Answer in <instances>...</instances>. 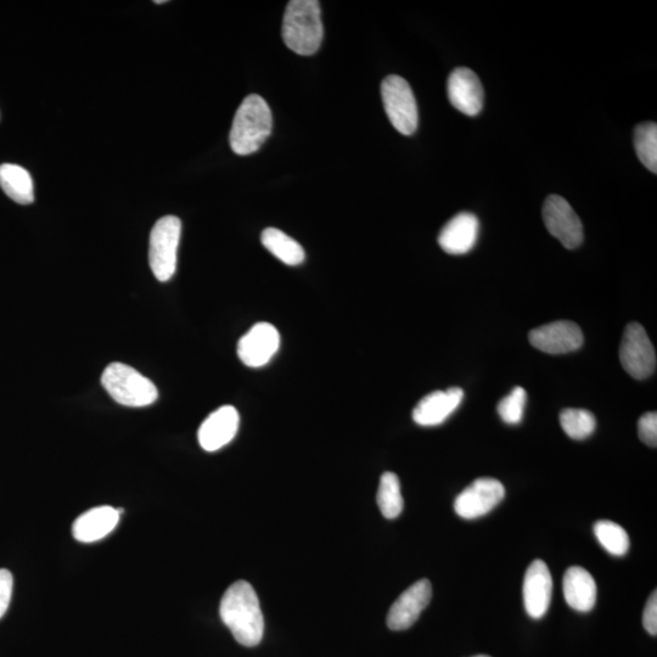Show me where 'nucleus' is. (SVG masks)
I'll list each match as a JSON object with an SVG mask.
<instances>
[{
  "instance_id": "obj_9",
  "label": "nucleus",
  "mask_w": 657,
  "mask_h": 657,
  "mask_svg": "<svg viewBox=\"0 0 657 657\" xmlns=\"http://www.w3.org/2000/svg\"><path fill=\"white\" fill-rule=\"evenodd\" d=\"M504 497L505 488L501 481L481 477L459 494L454 510L460 518L474 520L491 513Z\"/></svg>"
},
{
  "instance_id": "obj_18",
  "label": "nucleus",
  "mask_w": 657,
  "mask_h": 657,
  "mask_svg": "<svg viewBox=\"0 0 657 657\" xmlns=\"http://www.w3.org/2000/svg\"><path fill=\"white\" fill-rule=\"evenodd\" d=\"M120 518L119 510L108 505L88 510L73 522V537L81 543L98 542L116 529Z\"/></svg>"
},
{
  "instance_id": "obj_5",
  "label": "nucleus",
  "mask_w": 657,
  "mask_h": 657,
  "mask_svg": "<svg viewBox=\"0 0 657 657\" xmlns=\"http://www.w3.org/2000/svg\"><path fill=\"white\" fill-rule=\"evenodd\" d=\"M181 235V219L174 216L160 218L151 230L149 263L151 271L159 282H168L176 273Z\"/></svg>"
},
{
  "instance_id": "obj_25",
  "label": "nucleus",
  "mask_w": 657,
  "mask_h": 657,
  "mask_svg": "<svg viewBox=\"0 0 657 657\" xmlns=\"http://www.w3.org/2000/svg\"><path fill=\"white\" fill-rule=\"evenodd\" d=\"M561 428L574 440H584L597 428V420L586 409L567 408L560 414Z\"/></svg>"
},
{
  "instance_id": "obj_17",
  "label": "nucleus",
  "mask_w": 657,
  "mask_h": 657,
  "mask_svg": "<svg viewBox=\"0 0 657 657\" xmlns=\"http://www.w3.org/2000/svg\"><path fill=\"white\" fill-rule=\"evenodd\" d=\"M479 229V219L473 213H459L443 227L438 235V244L449 255L468 254L476 245Z\"/></svg>"
},
{
  "instance_id": "obj_21",
  "label": "nucleus",
  "mask_w": 657,
  "mask_h": 657,
  "mask_svg": "<svg viewBox=\"0 0 657 657\" xmlns=\"http://www.w3.org/2000/svg\"><path fill=\"white\" fill-rule=\"evenodd\" d=\"M263 246L285 263L286 266H300L305 262L306 254L303 247L296 240L277 228H267L261 235Z\"/></svg>"
},
{
  "instance_id": "obj_19",
  "label": "nucleus",
  "mask_w": 657,
  "mask_h": 657,
  "mask_svg": "<svg viewBox=\"0 0 657 657\" xmlns=\"http://www.w3.org/2000/svg\"><path fill=\"white\" fill-rule=\"evenodd\" d=\"M564 598L571 609L589 612L597 603V583L587 570L572 566L564 576Z\"/></svg>"
},
{
  "instance_id": "obj_20",
  "label": "nucleus",
  "mask_w": 657,
  "mask_h": 657,
  "mask_svg": "<svg viewBox=\"0 0 657 657\" xmlns=\"http://www.w3.org/2000/svg\"><path fill=\"white\" fill-rule=\"evenodd\" d=\"M0 187L11 200L20 205H30L35 201V187L31 174L18 165L0 166Z\"/></svg>"
},
{
  "instance_id": "obj_30",
  "label": "nucleus",
  "mask_w": 657,
  "mask_h": 657,
  "mask_svg": "<svg viewBox=\"0 0 657 657\" xmlns=\"http://www.w3.org/2000/svg\"><path fill=\"white\" fill-rule=\"evenodd\" d=\"M155 4H164L166 3L165 0H159V2H154Z\"/></svg>"
},
{
  "instance_id": "obj_8",
  "label": "nucleus",
  "mask_w": 657,
  "mask_h": 657,
  "mask_svg": "<svg viewBox=\"0 0 657 657\" xmlns=\"http://www.w3.org/2000/svg\"><path fill=\"white\" fill-rule=\"evenodd\" d=\"M543 221L548 232L566 249L574 250L582 244L583 226L569 202L559 195L548 196L543 205Z\"/></svg>"
},
{
  "instance_id": "obj_15",
  "label": "nucleus",
  "mask_w": 657,
  "mask_h": 657,
  "mask_svg": "<svg viewBox=\"0 0 657 657\" xmlns=\"http://www.w3.org/2000/svg\"><path fill=\"white\" fill-rule=\"evenodd\" d=\"M239 424L237 409L232 406L218 408L200 426L198 438L201 448L206 452H216L227 446L237 436Z\"/></svg>"
},
{
  "instance_id": "obj_12",
  "label": "nucleus",
  "mask_w": 657,
  "mask_h": 657,
  "mask_svg": "<svg viewBox=\"0 0 657 657\" xmlns=\"http://www.w3.org/2000/svg\"><path fill=\"white\" fill-rule=\"evenodd\" d=\"M431 598V582L429 580L415 582L391 606L387 615V626L392 631L408 630L430 604Z\"/></svg>"
},
{
  "instance_id": "obj_6",
  "label": "nucleus",
  "mask_w": 657,
  "mask_h": 657,
  "mask_svg": "<svg viewBox=\"0 0 657 657\" xmlns=\"http://www.w3.org/2000/svg\"><path fill=\"white\" fill-rule=\"evenodd\" d=\"M381 97L392 126L403 136H412L418 128L419 114L409 83L400 76L386 77L381 83Z\"/></svg>"
},
{
  "instance_id": "obj_3",
  "label": "nucleus",
  "mask_w": 657,
  "mask_h": 657,
  "mask_svg": "<svg viewBox=\"0 0 657 657\" xmlns=\"http://www.w3.org/2000/svg\"><path fill=\"white\" fill-rule=\"evenodd\" d=\"M283 39L292 52L310 56L323 42L324 28L317 0H291L283 20Z\"/></svg>"
},
{
  "instance_id": "obj_31",
  "label": "nucleus",
  "mask_w": 657,
  "mask_h": 657,
  "mask_svg": "<svg viewBox=\"0 0 657 657\" xmlns=\"http://www.w3.org/2000/svg\"><path fill=\"white\" fill-rule=\"evenodd\" d=\"M475 657H491V656H487V655H477V656H475Z\"/></svg>"
},
{
  "instance_id": "obj_2",
  "label": "nucleus",
  "mask_w": 657,
  "mask_h": 657,
  "mask_svg": "<svg viewBox=\"0 0 657 657\" xmlns=\"http://www.w3.org/2000/svg\"><path fill=\"white\" fill-rule=\"evenodd\" d=\"M272 128V111L266 100L260 95H249L235 114L230 129V148L240 156L254 154L271 136Z\"/></svg>"
},
{
  "instance_id": "obj_14",
  "label": "nucleus",
  "mask_w": 657,
  "mask_h": 657,
  "mask_svg": "<svg viewBox=\"0 0 657 657\" xmlns=\"http://www.w3.org/2000/svg\"><path fill=\"white\" fill-rule=\"evenodd\" d=\"M553 595V578L549 567L542 560H535L526 571L524 580V604L532 619H542L547 614Z\"/></svg>"
},
{
  "instance_id": "obj_4",
  "label": "nucleus",
  "mask_w": 657,
  "mask_h": 657,
  "mask_svg": "<svg viewBox=\"0 0 657 657\" xmlns=\"http://www.w3.org/2000/svg\"><path fill=\"white\" fill-rule=\"evenodd\" d=\"M101 384L112 400L126 407L150 406L159 398L153 381L123 363L108 365L101 375Z\"/></svg>"
},
{
  "instance_id": "obj_10",
  "label": "nucleus",
  "mask_w": 657,
  "mask_h": 657,
  "mask_svg": "<svg viewBox=\"0 0 657 657\" xmlns=\"http://www.w3.org/2000/svg\"><path fill=\"white\" fill-rule=\"evenodd\" d=\"M280 334L274 325L257 323L239 340L238 356L250 368L265 367L277 355Z\"/></svg>"
},
{
  "instance_id": "obj_22",
  "label": "nucleus",
  "mask_w": 657,
  "mask_h": 657,
  "mask_svg": "<svg viewBox=\"0 0 657 657\" xmlns=\"http://www.w3.org/2000/svg\"><path fill=\"white\" fill-rule=\"evenodd\" d=\"M378 504L381 513L386 519H396L402 514L404 501L401 492V482L393 473H385L381 476Z\"/></svg>"
},
{
  "instance_id": "obj_23",
  "label": "nucleus",
  "mask_w": 657,
  "mask_h": 657,
  "mask_svg": "<svg viewBox=\"0 0 657 657\" xmlns=\"http://www.w3.org/2000/svg\"><path fill=\"white\" fill-rule=\"evenodd\" d=\"M594 535L602 547L615 557H623L630 549L628 533L616 522L602 520L594 525Z\"/></svg>"
},
{
  "instance_id": "obj_27",
  "label": "nucleus",
  "mask_w": 657,
  "mask_h": 657,
  "mask_svg": "<svg viewBox=\"0 0 657 657\" xmlns=\"http://www.w3.org/2000/svg\"><path fill=\"white\" fill-rule=\"evenodd\" d=\"M638 434L640 440L650 447L657 446V414L647 413L642 415L638 423Z\"/></svg>"
},
{
  "instance_id": "obj_16",
  "label": "nucleus",
  "mask_w": 657,
  "mask_h": 657,
  "mask_svg": "<svg viewBox=\"0 0 657 657\" xmlns=\"http://www.w3.org/2000/svg\"><path fill=\"white\" fill-rule=\"evenodd\" d=\"M464 398V391L451 387L426 395L413 411V420L420 426H437L445 423L457 411Z\"/></svg>"
},
{
  "instance_id": "obj_29",
  "label": "nucleus",
  "mask_w": 657,
  "mask_h": 657,
  "mask_svg": "<svg viewBox=\"0 0 657 657\" xmlns=\"http://www.w3.org/2000/svg\"><path fill=\"white\" fill-rule=\"evenodd\" d=\"M643 625L645 630L648 631L651 636H656L657 634V594L656 591L650 595L647 605H645L644 616H643Z\"/></svg>"
},
{
  "instance_id": "obj_11",
  "label": "nucleus",
  "mask_w": 657,
  "mask_h": 657,
  "mask_svg": "<svg viewBox=\"0 0 657 657\" xmlns=\"http://www.w3.org/2000/svg\"><path fill=\"white\" fill-rule=\"evenodd\" d=\"M531 345L548 355H564L578 350L583 345L580 327L567 320L543 325L530 331Z\"/></svg>"
},
{
  "instance_id": "obj_13",
  "label": "nucleus",
  "mask_w": 657,
  "mask_h": 657,
  "mask_svg": "<svg viewBox=\"0 0 657 657\" xmlns=\"http://www.w3.org/2000/svg\"><path fill=\"white\" fill-rule=\"evenodd\" d=\"M448 99L464 115H479L484 108V88L474 71L459 67L448 78Z\"/></svg>"
},
{
  "instance_id": "obj_28",
  "label": "nucleus",
  "mask_w": 657,
  "mask_h": 657,
  "mask_svg": "<svg viewBox=\"0 0 657 657\" xmlns=\"http://www.w3.org/2000/svg\"><path fill=\"white\" fill-rule=\"evenodd\" d=\"M14 578L9 570L0 569V619L8 611L13 595Z\"/></svg>"
},
{
  "instance_id": "obj_7",
  "label": "nucleus",
  "mask_w": 657,
  "mask_h": 657,
  "mask_svg": "<svg viewBox=\"0 0 657 657\" xmlns=\"http://www.w3.org/2000/svg\"><path fill=\"white\" fill-rule=\"evenodd\" d=\"M623 369L633 379L643 380L653 375L656 369V353L647 331L638 323L627 325L620 347Z\"/></svg>"
},
{
  "instance_id": "obj_1",
  "label": "nucleus",
  "mask_w": 657,
  "mask_h": 657,
  "mask_svg": "<svg viewBox=\"0 0 657 657\" xmlns=\"http://www.w3.org/2000/svg\"><path fill=\"white\" fill-rule=\"evenodd\" d=\"M219 615L239 644L252 648L261 643L265 619L260 600L249 582L238 581L227 589L219 606Z\"/></svg>"
},
{
  "instance_id": "obj_26",
  "label": "nucleus",
  "mask_w": 657,
  "mask_h": 657,
  "mask_svg": "<svg viewBox=\"0 0 657 657\" xmlns=\"http://www.w3.org/2000/svg\"><path fill=\"white\" fill-rule=\"evenodd\" d=\"M527 401V392L520 386H516L513 391L505 396L498 404V414L504 423L509 425H518L524 418L525 406Z\"/></svg>"
},
{
  "instance_id": "obj_24",
  "label": "nucleus",
  "mask_w": 657,
  "mask_h": 657,
  "mask_svg": "<svg viewBox=\"0 0 657 657\" xmlns=\"http://www.w3.org/2000/svg\"><path fill=\"white\" fill-rule=\"evenodd\" d=\"M634 148L638 159L649 171L657 172V125L654 122L640 123L634 131Z\"/></svg>"
}]
</instances>
